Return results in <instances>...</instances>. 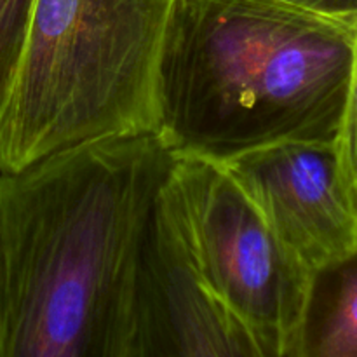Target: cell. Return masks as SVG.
Returning a JSON list of instances; mask_svg holds the SVG:
<instances>
[{
  "mask_svg": "<svg viewBox=\"0 0 357 357\" xmlns=\"http://www.w3.org/2000/svg\"><path fill=\"white\" fill-rule=\"evenodd\" d=\"M173 162L157 136L135 135L0 173V357H128Z\"/></svg>",
  "mask_w": 357,
  "mask_h": 357,
  "instance_id": "1",
  "label": "cell"
},
{
  "mask_svg": "<svg viewBox=\"0 0 357 357\" xmlns=\"http://www.w3.org/2000/svg\"><path fill=\"white\" fill-rule=\"evenodd\" d=\"M356 24L284 0H176L153 79V136L225 162L279 142L337 143Z\"/></svg>",
  "mask_w": 357,
  "mask_h": 357,
  "instance_id": "2",
  "label": "cell"
},
{
  "mask_svg": "<svg viewBox=\"0 0 357 357\" xmlns=\"http://www.w3.org/2000/svg\"><path fill=\"white\" fill-rule=\"evenodd\" d=\"M176 0H35L0 108V173L153 135V79Z\"/></svg>",
  "mask_w": 357,
  "mask_h": 357,
  "instance_id": "3",
  "label": "cell"
},
{
  "mask_svg": "<svg viewBox=\"0 0 357 357\" xmlns=\"http://www.w3.org/2000/svg\"><path fill=\"white\" fill-rule=\"evenodd\" d=\"M199 288L267 357H286L312 272L218 162L174 157L157 197Z\"/></svg>",
  "mask_w": 357,
  "mask_h": 357,
  "instance_id": "4",
  "label": "cell"
},
{
  "mask_svg": "<svg viewBox=\"0 0 357 357\" xmlns=\"http://www.w3.org/2000/svg\"><path fill=\"white\" fill-rule=\"evenodd\" d=\"M218 164L310 272L357 244V204L337 143L279 142Z\"/></svg>",
  "mask_w": 357,
  "mask_h": 357,
  "instance_id": "5",
  "label": "cell"
},
{
  "mask_svg": "<svg viewBox=\"0 0 357 357\" xmlns=\"http://www.w3.org/2000/svg\"><path fill=\"white\" fill-rule=\"evenodd\" d=\"M128 357H267L202 291L155 204Z\"/></svg>",
  "mask_w": 357,
  "mask_h": 357,
  "instance_id": "6",
  "label": "cell"
},
{
  "mask_svg": "<svg viewBox=\"0 0 357 357\" xmlns=\"http://www.w3.org/2000/svg\"><path fill=\"white\" fill-rule=\"evenodd\" d=\"M286 357H357V244L312 272Z\"/></svg>",
  "mask_w": 357,
  "mask_h": 357,
  "instance_id": "7",
  "label": "cell"
},
{
  "mask_svg": "<svg viewBox=\"0 0 357 357\" xmlns=\"http://www.w3.org/2000/svg\"><path fill=\"white\" fill-rule=\"evenodd\" d=\"M35 0H0V108L7 96Z\"/></svg>",
  "mask_w": 357,
  "mask_h": 357,
  "instance_id": "8",
  "label": "cell"
},
{
  "mask_svg": "<svg viewBox=\"0 0 357 357\" xmlns=\"http://www.w3.org/2000/svg\"><path fill=\"white\" fill-rule=\"evenodd\" d=\"M338 157L344 171L345 181L357 204V23L354 40V58H352L351 84H349L347 105H345L344 121L337 139Z\"/></svg>",
  "mask_w": 357,
  "mask_h": 357,
  "instance_id": "9",
  "label": "cell"
},
{
  "mask_svg": "<svg viewBox=\"0 0 357 357\" xmlns=\"http://www.w3.org/2000/svg\"><path fill=\"white\" fill-rule=\"evenodd\" d=\"M296 7L344 21V23H357V0H284Z\"/></svg>",
  "mask_w": 357,
  "mask_h": 357,
  "instance_id": "10",
  "label": "cell"
}]
</instances>
